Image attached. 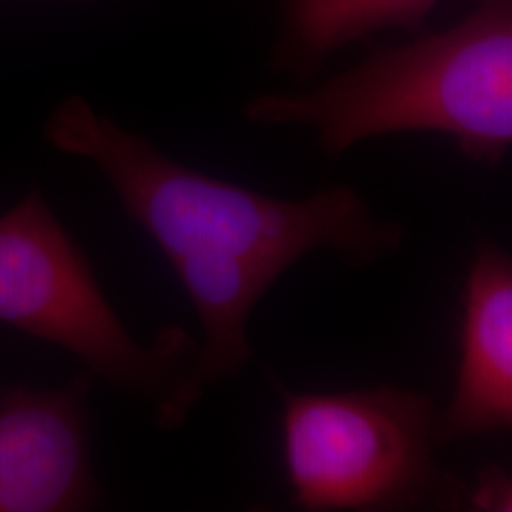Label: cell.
Listing matches in <instances>:
<instances>
[{"label":"cell","instance_id":"obj_1","mask_svg":"<svg viewBox=\"0 0 512 512\" xmlns=\"http://www.w3.org/2000/svg\"><path fill=\"white\" fill-rule=\"evenodd\" d=\"M46 137L103 173L129 219L167 262L224 253L272 256L294 266L315 251H330L363 270L395 255L408 236L403 224L376 219L353 186L289 200L222 181L169 158L78 95L55 107Z\"/></svg>","mask_w":512,"mask_h":512},{"label":"cell","instance_id":"obj_2","mask_svg":"<svg viewBox=\"0 0 512 512\" xmlns=\"http://www.w3.org/2000/svg\"><path fill=\"white\" fill-rule=\"evenodd\" d=\"M456 25L380 50L308 90L256 93L243 116L308 128L329 158L393 133L431 131L497 167L512 147V0H471Z\"/></svg>","mask_w":512,"mask_h":512},{"label":"cell","instance_id":"obj_3","mask_svg":"<svg viewBox=\"0 0 512 512\" xmlns=\"http://www.w3.org/2000/svg\"><path fill=\"white\" fill-rule=\"evenodd\" d=\"M0 321L69 351L92 376L147 404L167 431L183 427L205 391L200 344L165 327L141 346L38 192L0 217Z\"/></svg>","mask_w":512,"mask_h":512},{"label":"cell","instance_id":"obj_4","mask_svg":"<svg viewBox=\"0 0 512 512\" xmlns=\"http://www.w3.org/2000/svg\"><path fill=\"white\" fill-rule=\"evenodd\" d=\"M277 389L283 463L300 511L471 509V486L435 458L439 408L431 397L397 385Z\"/></svg>","mask_w":512,"mask_h":512},{"label":"cell","instance_id":"obj_5","mask_svg":"<svg viewBox=\"0 0 512 512\" xmlns=\"http://www.w3.org/2000/svg\"><path fill=\"white\" fill-rule=\"evenodd\" d=\"M90 372L55 389L0 393V512L93 509L101 490L90 450Z\"/></svg>","mask_w":512,"mask_h":512},{"label":"cell","instance_id":"obj_6","mask_svg":"<svg viewBox=\"0 0 512 512\" xmlns=\"http://www.w3.org/2000/svg\"><path fill=\"white\" fill-rule=\"evenodd\" d=\"M511 429L512 258L478 236L465 279L456 384L439 410L437 444L503 437Z\"/></svg>","mask_w":512,"mask_h":512},{"label":"cell","instance_id":"obj_7","mask_svg":"<svg viewBox=\"0 0 512 512\" xmlns=\"http://www.w3.org/2000/svg\"><path fill=\"white\" fill-rule=\"evenodd\" d=\"M169 264L202 323L198 376L203 387L238 378L253 359L249 319L262 296L293 266L272 256L224 253L183 256Z\"/></svg>","mask_w":512,"mask_h":512},{"label":"cell","instance_id":"obj_8","mask_svg":"<svg viewBox=\"0 0 512 512\" xmlns=\"http://www.w3.org/2000/svg\"><path fill=\"white\" fill-rule=\"evenodd\" d=\"M440 0H277L275 73L306 80L349 44L389 29L420 33Z\"/></svg>","mask_w":512,"mask_h":512},{"label":"cell","instance_id":"obj_9","mask_svg":"<svg viewBox=\"0 0 512 512\" xmlns=\"http://www.w3.org/2000/svg\"><path fill=\"white\" fill-rule=\"evenodd\" d=\"M511 494V476L497 465H488L471 486V511H511Z\"/></svg>","mask_w":512,"mask_h":512}]
</instances>
